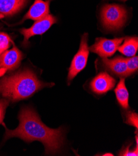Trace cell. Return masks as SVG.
Segmentation results:
<instances>
[{"label": "cell", "instance_id": "d6986e66", "mask_svg": "<svg viewBox=\"0 0 138 156\" xmlns=\"http://www.w3.org/2000/svg\"><path fill=\"white\" fill-rule=\"evenodd\" d=\"M118 1H121V2H125L128 1V0H118Z\"/></svg>", "mask_w": 138, "mask_h": 156}, {"label": "cell", "instance_id": "3957f363", "mask_svg": "<svg viewBox=\"0 0 138 156\" xmlns=\"http://www.w3.org/2000/svg\"><path fill=\"white\" fill-rule=\"evenodd\" d=\"M100 17L102 24L106 30H118L125 24L127 12L122 5L106 4L102 8Z\"/></svg>", "mask_w": 138, "mask_h": 156}, {"label": "cell", "instance_id": "5b68a950", "mask_svg": "<svg viewBox=\"0 0 138 156\" xmlns=\"http://www.w3.org/2000/svg\"><path fill=\"white\" fill-rule=\"evenodd\" d=\"M124 38H97L96 42L89 48V51L97 54L102 58H108L112 56L118 50V48L123 41Z\"/></svg>", "mask_w": 138, "mask_h": 156}, {"label": "cell", "instance_id": "30bf717a", "mask_svg": "<svg viewBox=\"0 0 138 156\" xmlns=\"http://www.w3.org/2000/svg\"><path fill=\"white\" fill-rule=\"evenodd\" d=\"M104 67L118 76L126 77L127 67L126 58L121 56H118L112 59L108 58H102V60Z\"/></svg>", "mask_w": 138, "mask_h": 156}, {"label": "cell", "instance_id": "4fadbf2b", "mask_svg": "<svg viewBox=\"0 0 138 156\" xmlns=\"http://www.w3.org/2000/svg\"><path fill=\"white\" fill-rule=\"evenodd\" d=\"M116 97L119 104L124 109L129 108V93L125 85V80L121 78L115 90Z\"/></svg>", "mask_w": 138, "mask_h": 156}, {"label": "cell", "instance_id": "277c9868", "mask_svg": "<svg viewBox=\"0 0 138 156\" xmlns=\"http://www.w3.org/2000/svg\"><path fill=\"white\" fill-rule=\"evenodd\" d=\"M87 41L88 34L86 33L82 36L79 51L74 55L71 62L68 75V81L69 83L86 66L90 51Z\"/></svg>", "mask_w": 138, "mask_h": 156}, {"label": "cell", "instance_id": "2e32d148", "mask_svg": "<svg viewBox=\"0 0 138 156\" xmlns=\"http://www.w3.org/2000/svg\"><path fill=\"white\" fill-rule=\"evenodd\" d=\"M138 118H137V114L134 112H128L126 115V123L134 126L137 129V124H138Z\"/></svg>", "mask_w": 138, "mask_h": 156}, {"label": "cell", "instance_id": "ffe728a7", "mask_svg": "<svg viewBox=\"0 0 138 156\" xmlns=\"http://www.w3.org/2000/svg\"><path fill=\"white\" fill-rule=\"evenodd\" d=\"M3 52L2 50H0V55H1V54L3 53Z\"/></svg>", "mask_w": 138, "mask_h": 156}, {"label": "cell", "instance_id": "9c48e42d", "mask_svg": "<svg viewBox=\"0 0 138 156\" xmlns=\"http://www.w3.org/2000/svg\"><path fill=\"white\" fill-rule=\"evenodd\" d=\"M51 0H35L34 4L25 14L21 23L27 20L37 21L50 14V4Z\"/></svg>", "mask_w": 138, "mask_h": 156}, {"label": "cell", "instance_id": "8fae6325", "mask_svg": "<svg viewBox=\"0 0 138 156\" xmlns=\"http://www.w3.org/2000/svg\"><path fill=\"white\" fill-rule=\"evenodd\" d=\"M28 0H0V18L11 16L20 11Z\"/></svg>", "mask_w": 138, "mask_h": 156}, {"label": "cell", "instance_id": "8992f818", "mask_svg": "<svg viewBox=\"0 0 138 156\" xmlns=\"http://www.w3.org/2000/svg\"><path fill=\"white\" fill-rule=\"evenodd\" d=\"M23 58V54L13 43L12 48L0 55V76L7 72L17 69Z\"/></svg>", "mask_w": 138, "mask_h": 156}, {"label": "cell", "instance_id": "e0dca14e", "mask_svg": "<svg viewBox=\"0 0 138 156\" xmlns=\"http://www.w3.org/2000/svg\"><path fill=\"white\" fill-rule=\"evenodd\" d=\"M9 101L6 98H0V124L3 122L6 110L9 105Z\"/></svg>", "mask_w": 138, "mask_h": 156}, {"label": "cell", "instance_id": "52a82bcc", "mask_svg": "<svg viewBox=\"0 0 138 156\" xmlns=\"http://www.w3.org/2000/svg\"><path fill=\"white\" fill-rule=\"evenodd\" d=\"M56 21L57 20L55 16L52 14H49L42 19L35 21L30 28L21 29L20 33L24 36V44H26L30 37L37 35H42L47 32Z\"/></svg>", "mask_w": 138, "mask_h": 156}, {"label": "cell", "instance_id": "6da1fadb", "mask_svg": "<svg viewBox=\"0 0 138 156\" xmlns=\"http://www.w3.org/2000/svg\"><path fill=\"white\" fill-rule=\"evenodd\" d=\"M19 124L17 128L10 130L2 122L5 129L4 141L12 137H19L27 143L41 142L45 146L46 155L59 153L64 146L65 136L61 128L51 129L44 124L32 108L24 107L19 113Z\"/></svg>", "mask_w": 138, "mask_h": 156}, {"label": "cell", "instance_id": "7c38bea8", "mask_svg": "<svg viewBox=\"0 0 138 156\" xmlns=\"http://www.w3.org/2000/svg\"><path fill=\"white\" fill-rule=\"evenodd\" d=\"M124 39L123 44L118 47V51L128 57L134 56L138 49L137 37H127Z\"/></svg>", "mask_w": 138, "mask_h": 156}, {"label": "cell", "instance_id": "5bb4252c", "mask_svg": "<svg viewBox=\"0 0 138 156\" xmlns=\"http://www.w3.org/2000/svg\"><path fill=\"white\" fill-rule=\"evenodd\" d=\"M126 67H127V75L131 76L136 72L138 69V57L133 56L129 58H126Z\"/></svg>", "mask_w": 138, "mask_h": 156}, {"label": "cell", "instance_id": "9a60e30c", "mask_svg": "<svg viewBox=\"0 0 138 156\" xmlns=\"http://www.w3.org/2000/svg\"><path fill=\"white\" fill-rule=\"evenodd\" d=\"M13 42L11 37L5 33H0V50L3 52L6 51Z\"/></svg>", "mask_w": 138, "mask_h": 156}, {"label": "cell", "instance_id": "44dd1931", "mask_svg": "<svg viewBox=\"0 0 138 156\" xmlns=\"http://www.w3.org/2000/svg\"><path fill=\"white\" fill-rule=\"evenodd\" d=\"M0 26H1V24H0Z\"/></svg>", "mask_w": 138, "mask_h": 156}, {"label": "cell", "instance_id": "ba28073f", "mask_svg": "<svg viewBox=\"0 0 138 156\" xmlns=\"http://www.w3.org/2000/svg\"><path fill=\"white\" fill-rule=\"evenodd\" d=\"M116 80L106 72H102L91 81L90 87L97 95L105 94L115 85Z\"/></svg>", "mask_w": 138, "mask_h": 156}, {"label": "cell", "instance_id": "ac0fdd59", "mask_svg": "<svg viewBox=\"0 0 138 156\" xmlns=\"http://www.w3.org/2000/svg\"><path fill=\"white\" fill-rule=\"evenodd\" d=\"M121 155H135L137 156L138 155V152H137V147L136 148V149L134 151H130L129 150V147H128L125 151H124L123 152H122L121 154Z\"/></svg>", "mask_w": 138, "mask_h": 156}, {"label": "cell", "instance_id": "7a4b0ae2", "mask_svg": "<svg viewBox=\"0 0 138 156\" xmlns=\"http://www.w3.org/2000/svg\"><path fill=\"white\" fill-rule=\"evenodd\" d=\"M53 83L40 80L30 69H24L0 79V95L9 101L15 102L32 96L39 90Z\"/></svg>", "mask_w": 138, "mask_h": 156}]
</instances>
